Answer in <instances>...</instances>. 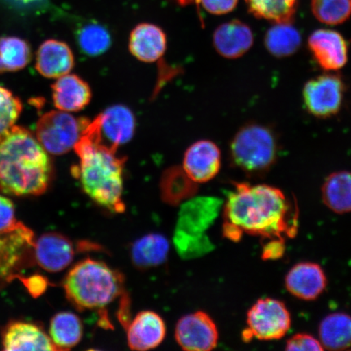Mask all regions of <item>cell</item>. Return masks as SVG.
<instances>
[{
  "label": "cell",
  "instance_id": "1",
  "mask_svg": "<svg viewBox=\"0 0 351 351\" xmlns=\"http://www.w3.org/2000/svg\"><path fill=\"white\" fill-rule=\"evenodd\" d=\"M223 208V235L239 241L244 234L282 239L289 228V204L284 193L269 185L235 182Z\"/></svg>",
  "mask_w": 351,
  "mask_h": 351
},
{
  "label": "cell",
  "instance_id": "2",
  "mask_svg": "<svg viewBox=\"0 0 351 351\" xmlns=\"http://www.w3.org/2000/svg\"><path fill=\"white\" fill-rule=\"evenodd\" d=\"M79 165L73 169L86 195L95 203L110 212H124V166L125 157L118 155L117 149L101 141L93 121L87 120L81 137L74 147Z\"/></svg>",
  "mask_w": 351,
  "mask_h": 351
},
{
  "label": "cell",
  "instance_id": "3",
  "mask_svg": "<svg viewBox=\"0 0 351 351\" xmlns=\"http://www.w3.org/2000/svg\"><path fill=\"white\" fill-rule=\"evenodd\" d=\"M51 175L47 152L29 130L14 125L0 139V191L40 195L49 186Z\"/></svg>",
  "mask_w": 351,
  "mask_h": 351
},
{
  "label": "cell",
  "instance_id": "4",
  "mask_svg": "<svg viewBox=\"0 0 351 351\" xmlns=\"http://www.w3.org/2000/svg\"><path fill=\"white\" fill-rule=\"evenodd\" d=\"M122 276L106 263L88 260L78 263L66 276L68 300L79 310L103 309L123 292Z\"/></svg>",
  "mask_w": 351,
  "mask_h": 351
},
{
  "label": "cell",
  "instance_id": "5",
  "mask_svg": "<svg viewBox=\"0 0 351 351\" xmlns=\"http://www.w3.org/2000/svg\"><path fill=\"white\" fill-rule=\"evenodd\" d=\"M278 136L269 126L251 123L237 132L230 147L232 163L251 176L265 174L279 156Z\"/></svg>",
  "mask_w": 351,
  "mask_h": 351
},
{
  "label": "cell",
  "instance_id": "6",
  "mask_svg": "<svg viewBox=\"0 0 351 351\" xmlns=\"http://www.w3.org/2000/svg\"><path fill=\"white\" fill-rule=\"evenodd\" d=\"M216 210V200L209 197H191L182 204L178 214L173 243L180 256L191 260L207 251L204 232Z\"/></svg>",
  "mask_w": 351,
  "mask_h": 351
},
{
  "label": "cell",
  "instance_id": "7",
  "mask_svg": "<svg viewBox=\"0 0 351 351\" xmlns=\"http://www.w3.org/2000/svg\"><path fill=\"white\" fill-rule=\"evenodd\" d=\"M291 327V315L283 302L273 298H260L247 311L243 339L245 342L280 340Z\"/></svg>",
  "mask_w": 351,
  "mask_h": 351
},
{
  "label": "cell",
  "instance_id": "8",
  "mask_svg": "<svg viewBox=\"0 0 351 351\" xmlns=\"http://www.w3.org/2000/svg\"><path fill=\"white\" fill-rule=\"evenodd\" d=\"M87 120L60 110L47 112L37 123L36 138L47 153L64 155L75 147Z\"/></svg>",
  "mask_w": 351,
  "mask_h": 351
},
{
  "label": "cell",
  "instance_id": "9",
  "mask_svg": "<svg viewBox=\"0 0 351 351\" xmlns=\"http://www.w3.org/2000/svg\"><path fill=\"white\" fill-rule=\"evenodd\" d=\"M346 86L337 73H324L306 82L302 99L306 111L317 118H330L341 111Z\"/></svg>",
  "mask_w": 351,
  "mask_h": 351
},
{
  "label": "cell",
  "instance_id": "10",
  "mask_svg": "<svg viewBox=\"0 0 351 351\" xmlns=\"http://www.w3.org/2000/svg\"><path fill=\"white\" fill-rule=\"evenodd\" d=\"M176 340L183 350L209 351L217 348L219 332L216 323L204 311L188 314L176 326Z\"/></svg>",
  "mask_w": 351,
  "mask_h": 351
},
{
  "label": "cell",
  "instance_id": "11",
  "mask_svg": "<svg viewBox=\"0 0 351 351\" xmlns=\"http://www.w3.org/2000/svg\"><path fill=\"white\" fill-rule=\"evenodd\" d=\"M34 232L21 222L10 231L0 232V280H12L26 254L34 247Z\"/></svg>",
  "mask_w": 351,
  "mask_h": 351
},
{
  "label": "cell",
  "instance_id": "12",
  "mask_svg": "<svg viewBox=\"0 0 351 351\" xmlns=\"http://www.w3.org/2000/svg\"><path fill=\"white\" fill-rule=\"evenodd\" d=\"M101 141L113 149L128 143L134 137L136 120L133 112L125 105L109 107L93 120Z\"/></svg>",
  "mask_w": 351,
  "mask_h": 351
},
{
  "label": "cell",
  "instance_id": "13",
  "mask_svg": "<svg viewBox=\"0 0 351 351\" xmlns=\"http://www.w3.org/2000/svg\"><path fill=\"white\" fill-rule=\"evenodd\" d=\"M308 47L315 61L327 72L339 71L348 63V42L335 30H315L308 38Z\"/></svg>",
  "mask_w": 351,
  "mask_h": 351
},
{
  "label": "cell",
  "instance_id": "14",
  "mask_svg": "<svg viewBox=\"0 0 351 351\" xmlns=\"http://www.w3.org/2000/svg\"><path fill=\"white\" fill-rule=\"evenodd\" d=\"M327 276L322 266L313 262H300L288 271L285 287L291 295L304 301H313L327 287Z\"/></svg>",
  "mask_w": 351,
  "mask_h": 351
},
{
  "label": "cell",
  "instance_id": "15",
  "mask_svg": "<svg viewBox=\"0 0 351 351\" xmlns=\"http://www.w3.org/2000/svg\"><path fill=\"white\" fill-rule=\"evenodd\" d=\"M221 153L216 143L200 140L187 149L182 169L193 182L205 183L213 180L221 170Z\"/></svg>",
  "mask_w": 351,
  "mask_h": 351
},
{
  "label": "cell",
  "instance_id": "16",
  "mask_svg": "<svg viewBox=\"0 0 351 351\" xmlns=\"http://www.w3.org/2000/svg\"><path fill=\"white\" fill-rule=\"evenodd\" d=\"M35 261L49 273H58L70 265L75 256L72 241L57 232H47L34 241Z\"/></svg>",
  "mask_w": 351,
  "mask_h": 351
},
{
  "label": "cell",
  "instance_id": "17",
  "mask_svg": "<svg viewBox=\"0 0 351 351\" xmlns=\"http://www.w3.org/2000/svg\"><path fill=\"white\" fill-rule=\"evenodd\" d=\"M165 335L164 319L152 311H141L127 327V342L134 350L156 348L164 341Z\"/></svg>",
  "mask_w": 351,
  "mask_h": 351
},
{
  "label": "cell",
  "instance_id": "18",
  "mask_svg": "<svg viewBox=\"0 0 351 351\" xmlns=\"http://www.w3.org/2000/svg\"><path fill=\"white\" fill-rule=\"evenodd\" d=\"M254 35L251 28L239 20H232L219 26L213 34V45L226 59H238L251 49Z\"/></svg>",
  "mask_w": 351,
  "mask_h": 351
},
{
  "label": "cell",
  "instance_id": "19",
  "mask_svg": "<svg viewBox=\"0 0 351 351\" xmlns=\"http://www.w3.org/2000/svg\"><path fill=\"white\" fill-rule=\"evenodd\" d=\"M4 350H56L50 336L28 322H12L3 332Z\"/></svg>",
  "mask_w": 351,
  "mask_h": 351
},
{
  "label": "cell",
  "instance_id": "20",
  "mask_svg": "<svg viewBox=\"0 0 351 351\" xmlns=\"http://www.w3.org/2000/svg\"><path fill=\"white\" fill-rule=\"evenodd\" d=\"M166 47V34L156 25L139 24L130 33V51L143 62H156L164 56Z\"/></svg>",
  "mask_w": 351,
  "mask_h": 351
},
{
  "label": "cell",
  "instance_id": "21",
  "mask_svg": "<svg viewBox=\"0 0 351 351\" xmlns=\"http://www.w3.org/2000/svg\"><path fill=\"white\" fill-rule=\"evenodd\" d=\"M55 106L60 111L79 112L90 104L92 92L88 83L74 74H66L52 86Z\"/></svg>",
  "mask_w": 351,
  "mask_h": 351
},
{
  "label": "cell",
  "instance_id": "22",
  "mask_svg": "<svg viewBox=\"0 0 351 351\" xmlns=\"http://www.w3.org/2000/svg\"><path fill=\"white\" fill-rule=\"evenodd\" d=\"M74 56L67 43L49 39L44 42L37 53L36 69L47 78H59L73 69Z\"/></svg>",
  "mask_w": 351,
  "mask_h": 351
},
{
  "label": "cell",
  "instance_id": "23",
  "mask_svg": "<svg viewBox=\"0 0 351 351\" xmlns=\"http://www.w3.org/2000/svg\"><path fill=\"white\" fill-rule=\"evenodd\" d=\"M170 249L169 240L160 234H147L132 245V262L139 269H150L164 263Z\"/></svg>",
  "mask_w": 351,
  "mask_h": 351
},
{
  "label": "cell",
  "instance_id": "24",
  "mask_svg": "<svg viewBox=\"0 0 351 351\" xmlns=\"http://www.w3.org/2000/svg\"><path fill=\"white\" fill-rule=\"evenodd\" d=\"M322 197L332 213H351V172L342 170L328 175L322 187Z\"/></svg>",
  "mask_w": 351,
  "mask_h": 351
},
{
  "label": "cell",
  "instance_id": "25",
  "mask_svg": "<svg viewBox=\"0 0 351 351\" xmlns=\"http://www.w3.org/2000/svg\"><path fill=\"white\" fill-rule=\"evenodd\" d=\"M319 340L324 349L344 350L351 348V315L328 314L319 323Z\"/></svg>",
  "mask_w": 351,
  "mask_h": 351
},
{
  "label": "cell",
  "instance_id": "26",
  "mask_svg": "<svg viewBox=\"0 0 351 351\" xmlns=\"http://www.w3.org/2000/svg\"><path fill=\"white\" fill-rule=\"evenodd\" d=\"M49 332L56 350H70L82 340V323L77 315L63 311L51 319Z\"/></svg>",
  "mask_w": 351,
  "mask_h": 351
},
{
  "label": "cell",
  "instance_id": "27",
  "mask_svg": "<svg viewBox=\"0 0 351 351\" xmlns=\"http://www.w3.org/2000/svg\"><path fill=\"white\" fill-rule=\"evenodd\" d=\"M301 44V34L293 23H274L265 37L267 51L276 58H285L295 54Z\"/></svg>",
  "mask_w": 351,
  "mask_h": 351
},
{
  "label": "cell",
  "instance_id": "28",
  "mask_svg": "<svg viewBox=\"0 0 351 351\" xmlns=\"http://www.w3.org/2000/svg\"><path fill=\"white\" fill-rule=\"evenodd\" d=\"M298 0H245L250 13L273 23H293Z\"/></svg>",
  "mask_w": 351,
  "mask_h": 351
},
{
  "label": "cell",
  "instance_id": "29",
  "mask_svg": "<svg viewBox=\"0 0 351 351\" xmlns=\"http://www.w3.org/2000/svg\"><path fill=\"white\" fill-rule=\"evenodd\" d=\"M77 45L82 53L90 57L103 55L112 45L108 29L97 21L86 22L76 33Z\"/></svg>",
  "mask_w": 351,
  "mask_h": 351
},
{
  "label": "cell",
  "instance_id": "30",
  "mask_svg": "<svg viewBox=\"0 0 351 351\" xmlns=\"http://www.w3.org/2000/svg\"><path fill=\"white\" fill-rule=\"evenodd\" d=\"M196 184L183 169H170L162 178V197L167 203L178 204L195 194Z\"/></svg>",
  "mask_w": 351,
  "mask_h": 351
},
{
  "label": "cell",
  "instance_id": "31",
  "mask_svg": "<svg viewBox=\"0 0 351 351\" xmlns=\"http://www.w3.org/2000/svg\"><path fill=\"white\" fill-rule=\"evenodd\" d=\"M30 57L29 44L23 39L0 38V73L19 71L28 64Z\"/></svg>",
  "mask_w": 351,
  "mask_h": 351
},
{
  "label": "cell",
  "instance_id": "32",
  "mask_svg": "<svg viewBox=\"0 0 351 351\" xmlns=\"http://www.w3.org/2000/svg\"><path fill=\"white\" fill-rule=\"evenodd\" d=\"M311 11L322 23L337 25L351 16V0H311Z\"/></svg>",
  "mask_w": 351,
  "mask_h": 351
},
{
  "label": "cell",
  "instance_id": "33",
  "mask_svg": "<svg viewBox=\"0 0 351 351\" xmlns=\"http://www.w3.org/2000/svg\"><path fill=\"white\" fill-rule=\"evenodd\" d=\"M21 111V100L11 91L0 86V139L15 125Z\"/></svg>",
  "mask_w": 351,
  "mask_h": 351
},
{
  "label": "cell",
  "instance_id": "34",
  "mask_svg": "<svg viewBox=\"0 0 351 351\" xmlns=\"http://www.w3.org/2000/svg\"><path fill=\"white\" fill-rule=\"evenodd\" d=\"M285 350L291 351H322L323 346L319 339L307 333H297L287 341Z\"/></svg>",
  "mask_w": 351,
  "mask_h": 351
},
{
  "label": "cell",
  "instance_id": "35",
  "mask_svg": "<svg viewBox=\"0 0 351 351\" xmlns=\"http://www.w3.org/2000/svg\"><path fill=\"white\" fill-rule=\"evenodd\" d=\"M19 223L16 219L12 202L8 197L0 195V232L12 230Z\"/></svg>",
  "mask_w": 351,
  "mask_h": 351
},
{
  "label": "cell",
  "instance_id": "36",
  "mask_svg": "<svg viewBox=\"0 0 351 351\" xmlns=\"http://www.w3.org/2000/svg\"><path fill=\"white\" fill-rule=\"evenodd\" d=\"M239 0H197V7L213 15H225L231 12L238 4Z\"/></svg>",
  "mask_w": 351,
  "mask_h": 351
},
{
  "label": "cell",
  "instance_id": "37",
  "mask_svg": "<svg viewBox=\"0 0 351 351\" xmlns=\"http://www.w3.org/2000/svg\"><path fill=\"white\" fill-rule=\"evenodd\" d=\"M25 284L27 285L29 291L32 292L34 295H35V293L40 295V293L45 291L47 287L45 279H43L41 276H36V278L28 279L25 280Z\"/></svg>",
  "mask_w": 351,
  "mask_h": 351
},
{
  "label": "cell",
  "instance_id": "38",
  "mask_svg": "<svg viewBox=\"0 0 351 351\" xmlns=\"http://www.w3.org/2000/svg\"><path fill=\"white\" fill-rule=\"evenodd\" d=\"M280 241H271V243L267 244L265 252H263V256H265L266 258H274L275 257H280V254L283 252L282 250L283 247H280Z\"/></svg>",
  "mask_w": 351,
  "mask_h": 351
},
{
  "label": "cell",
  "instance_id": "39",
  "mask_svg": "<svg viewBox=\"0 0 351 351\" xmlns=\"http://www.w3.org/2000/svg\"><path fill=\"white\" fill-rule=\"evenodd\" d=\"M8 1L17 7L27 8L38 5L45 0H8Z\"/></svg>",
  "mask_w": 351,
  "mask_h": 351
},
{
  "label": "cell",
  "instance_id": "40",
  "mask_svg": "<svg viewBox=\"0 0 351 351\" xmlns=\"http://www.w3.org/2000/svg\"><path fill=\"white\" fill-rule=\"evenodd\" d=\"M173 1L179 4L180 6L182 7L191 5V4H196L197 6V0H173Z\"/></svg>",
  "mask_w": 351,
  "mask_h": 351
}]
</instances>
